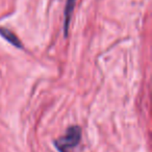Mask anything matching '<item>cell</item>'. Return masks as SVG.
<instances>
[{"mask_svg": "<svg viewBox=\"0 0 152 152\" xmlns=\"http://www.w3.org/2000/svg\"><path fill=\"white\" fill-rule=\"evenodd\" d=\"M76 4V0H67L65 7V22H64V34L65 37L68 36V31H69V26L70 22H71L72 14H73L74 7Z\"/></svg>", "mask_w": 152, "mask_h": 152, "instance_id": "obj_2", "label": "cell"}, {"mask_svg": "<svg viewBox=\"0 0 152 152\" xmlns=\"http://www.w3.org/2000/svg\"><path fill=\"white\" fill-rule=\"evenodd\" d=\"M0 36L2 37L5 41H7L9 43H11L13 46H15L16 48H23V45H22L21 41L19 40L17 36L14 34L13 31H11L10 29L5 27H0Z\"/></svg>", "mask_w": 152, "mask_h": 152, "instance_id": "obj_3", "label": "cell"}, {"mask_svg": "<svg viewBox=\"0 0 152 152\" xmlns=\"http://www.w3.org/2000/svg\"><path fill=\"white\" fill-rule=\"evenodd\" d=\"M81 140V129L77 125L68 127L63 137L55 140L53 143L58 152H70V150L78 146Z\"/></svg>", "mask_w": 152, "mask_h": 152, "instance_id": "obj_1", "label": "cell"}]
</instances>
